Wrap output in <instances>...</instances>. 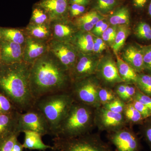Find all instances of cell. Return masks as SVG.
Segmentation results:
<instances>
[{"label": "cell", "mask_w": 151, "mask_h": 151, "mask_svg": "<svg viewBox=\"0 0 151 151\" xmlns=\"http://www.w3.org/2000/svg\"><path fill=\"white\" fill-rule=\"evenodd\" d=\"M104 19V16L100 14L96 11L92 10L86 12L72 21L78 30L90 32L94 25L100 20Z\"/></svg>", "instance_id": "17"}, {"label": "cell", "mask_w": 151, "mask_h": 151, "mask_svg": "<svg viewBox=\"0 0 151 151\" xmlns=\"http://www.w3.org/2000/svg\"><path fill=\"white\" fill-rule=\"evenodd\" d=\"M19 112L0 114V137L17 131L18 116Z\"/></svg>", "instance_id": "22"}, {"label": "cell", "mask_w": 151, "mask_h": 151, "mask_svg": "<svg viewBox=\"0 0 151 151\" xmlns=\"http://www.w3.org/2000/svg\"><path fill=\"white\" fill-rule=\"evenodd\" d=\"M51 19L45 10L37 3L33 6L30 24H44L50 23Z\"/></svg>", "instance_id": "27"}, {"label": "cell", "mask_w": 151, "mask_h": 151, "mask_svg": "<svg viewBox=\"0 0 151 151\" xmlns=\"http://www.w3.org/2000/svg\"><path fill=\"white\" fill-rule=\"evenodd\" d=\"M109 26H110V24L108 23V22H107L105 21V23L103 24V25L100 28V29L98 30L97 33L94 35V36L101 37V36L102 35V34L105 31V30L108 28Z\"/></svg>", "instance_id": "48"}, {"label": "cell", "mask_w": 151, "mask_h": 151, "mask_svg": "<svg viewBox=\"0 0 151 151\" xmlns=\"http://www.w3.org/2000/svg\"><path fill=\"white\" fill-rule=\"evenodd\" d=\"M90 119V113L88 108L83 105L72 104L52 135L55 137H76L84 132Z\"/></svg>", "instance_id": "4"}, {"label": "cell", "mask_w": 151, "mask_h": 151, "mask_svg": "<svg viewBox=\"0 0 151 151\" xmlns=\"http://www.w3.org/2000/svg\"><path fill=\"white\" fill-rule=\"evenodd\" d=\"M105 21H106V19H105V18L103 19L100 20L99 22H97V23L94 25V27L91 30V31L90 32H91L93 35H95L97 33L98 30L100 29V28L103 25V24L105 23Z\"/></svg>", "instance_id": "44"}, {"label": "cell", "mask_w": 151, "mask_h": 151, "mask_svg": "<svg viewBox=\"0 0 151 151\" xmlns=\"http://www.w3.org/2000/svg\"><path fill=\"white\" fill-rule=\"evenodd\" d=\"M73 104V100L65 92L45 95L36 100L34 107L40 111L47 120L51 135L67 115Z\"/></svg>", "instance_id": "3"}, {"label": "cell", "mask_w": 151, "mask_h": 151, "mask_svg": "<svg viewBox=\"0 0 151 151\" xmlns=\"http://www.w3.org/2000/svg\"><path fill=\"white\" fill-rule=\"evenodd\" d=\"M136 93V89L134 86L126 85V93L124 100H127L135 95Z\"/></svg>", "instance_id": "43"}, {"label": "cell", "mask_w": 151, "mask_h": 151, "mask_svg": "<svg viewBox=\"0 0 151 151\" xmlns=\"http://www.w3.org/2000/svg\"><path fill=\"white\" fill-rule=\"evenodd\" d=\"M24 148L23 147V145L17 140L15 143L12 151H23Z\"/></svg>", "instance_id": "49"}, {"label": "cell", "mask_w": 151, "mask_h": 151, "mask_svg": "<svg viewBox=\"0 0 151 151\" xmlns=\"http://www.w3.org/2000/svg\"><path fill=\"white\" fill-rule=\"evenodd\" d=\"M17 111L6 97L0 92V114H7Z\"/></svg>", "instance_id": "34"}, {"label": "cell", "mask_w": 151, "mask_h": 151, "mask_svg": "<svg viewBox=\"0 0 151 151\" xmlns=\"http://www.w3.org/2000/svg\"><path fill=\"white\" fill-rule=\"evenodd\" d=\"M126 85L121 84L118 87L117 89V92L119 96L124 99L125 93H126Z\"/></svg>", "instance_id": "46"}, {"label": "cell", "mask_w": 151, "mask_h": 151, "mask_svg": "<svg viewBox=\"0 0 151 151\" xmlns=\"http://www.w3.org/2000/svg\"><path fill=\"white\" fill-rule=\"evenodd\" d=\"M52 39L71 43L78 30L73 21L68 18L57 19L50 22Z\"/></svg>", "instance_id": "9"}, {"label": "cell", "mask_w": 151, "mask_h": 151, "mask_svg": "<svg viewBox=\"0 0 151 151\" xmlns=\"http://www.w3.org/2000/svg\"><path fill=\"white\" fill-rule=\"evenodd\" d=\"M88 77L74 81V91L76 97L81 102L92 104L97 101L98 92L94 82Z\"/></svg>", "instance_id": "11"}, {"label": "cell", "mask_w": 151, "mask_h": 151, "mask_svg": "<svg viewBox=\"0 0 151 151\" xmlns=\"http://www.w3.org/2000/svg\"><path fill=\"white\" fill-rule=\"evenodd\" d=\"M111 140L117 151H139L140 148L137 138L129 132H118L111 137Z\"/></svg>", "instance_id": "13"}, {"label": "cell", "mask_w": 151, "mask_h": 151, "mask_svg": "<svg viewBox=\"0 0 151 151\" xmlns=\"http://www.w3.org/2000/svg\"><path fill=\"white\" fill-rule=\"evenodd\" d=\"M98 67H100L103 78L110 83L124 82L119 75L116 62L110 55H106L100 59Z\"/></svg>", "instance_id": "16"}, {"label": "cell", "mask_w": 151, "mask_h": 151, "mask_svg": "<svg viewBox=\"0 0 151 151\" xmlns=\"http://www.w3.org/2000/svg\"><path fill=\"white\" fill-rule=\"evenodd\" d=\"M0 64H1V56H0Z\"/></svg>", "instance_id": "51"}, {"label": "cell", "mask_w": 151, "mask_h": 151, "mask_svg": "<svg viewBox=\"0 0 151 151\" xmlns=\"http://www.w3.org/2000/svg\"><path fill=\"white\" fill-rule=\"evenodd\" d=\"M92 0H68L69 4H76L87 6L91 3Z\"/></svg>", "instance_id": "45"}, {"label": "cell", "mask_w": 151, "mask_h": 151, "mask_svg": "<svg viewBox=\"0 0 151 151\" xmlns=\"http://www.w3.org/2000/svg\"><path fill=\"white\" fill-rule=\"evenodd\" d=\"M107 44L101 37L94 36L93 53L99 55L105 50Z\"/></svg>", "instance_id": "37"}, {"label": "cell", "mask_w": 151, "mask_h": 151, "mask_svg": "<svg viewBox=\"0 0 151 151\" xmlns=\"http://www.w3.org/2000/svg\"><path fill=\"white\" fill-rule=\"evenodd\" d=\"M48 42L28 37L24 48L23 61L32 64L48 51Z\"/></svg>", "instance_id": "12"}, {"label": "cell", "mask_w": 151, "mask_h": 151, "mask_svg": "<svg viewBox=\"0 0 151 151\" xmlns=\"http://www.w3.org/2000/svg\"><path fill=\"white\" fill-rule=\"evenodd\" d=\"M126 115L129 120L134 123L141 122L143 119L140 113L133 106L132 103L127 107Z\"/></svg>", "instance_id": "36"}, {"label": "cell", "mask_w": 151, "mask_h": 151, "mask_svg": "<svg viewBox=\"0 0 151 151\" xmlns=\"http://www.w3.org/2000/svg\"><path fill=\"white\" fill-rule=\"evenodd\" d=\"M139 46L142 52L144 68L151 72V44Z\"/></svg>", "instance_id": "35"}, {"label": "cell", "mask_w": 151, "mask_h": 151, "mask_svg": "<svg viewBox=\"0 0 151 151\" xmlns=\"http://www.w3.org/2000/svg\"><path fill=\"white\" fill-rule=\"evenodd\" d=\"M136 84L141 92L151 97V74H138Z\"/></svg>", "instance_id": "30"}, {"label": "cell", "mask_w": 151, "mask_h": 151, "mask_svg": "<svg viewBox=\"0 0 151 151\" xmlns=\"http://www.w3.org/2000/svg\"><path fill=\"white\" fill-rule=\"evenodd\" d=\"M150 0H132V5L135 9L142 10L147 6Z\"/></svg>", "instance_id": "42"}, {"label": "cell", "mask_w": 151, "mask_h": 151, "mask_svg": "<svg viewBox=\"0 0 151 151\" xmlns=\"http://www.w3.org/2000/svg\"><path fill=\"white\" fill-rule=\"evenodd\" d=\"M53 150L57 151H111L108 146L97 139L75 137L55 138Z\"/></svg>", "instance_id": "6"}, {"label": "cell", "mask_w": 151, "mask_h": 151, "mask_svg": "<svg viewBox=\"0 0 151 151\" xmlns=\"http://www.w3.org/2000/svg\"><path fill=\"white\" fill-rule=\"evenodd\" d=\"M119 4V0H93L92 10L104 16L116 9Z\"/></svg>", "instance_id": "26"}, {"label": "cell", "mask_w": 151, "mask_h": 151, "mask_svg": "<svg viewBox=\"0 0 151 151\" xmlns=\"http://www.w3.org/2000/svg\"><path fill=\"white\" fill-rule=\"evenodd\" d=\"M19 134L14 131L0 137V151H12Z\"/></svg>", "instance_id": "29"}, {"label": "cell", "mask_w": 151, "mask_h": 151, "mask_svg": "<svg viewBox=\"0 0 151 151\" xmlns=\"http://www.w3.org/2000/svg\"><path fill=\"white\" fill-rule=\"evenodd\" d=\"M98 97L103 103L111 102L115 98V96L112 92L105 89H100L98 92Z\"/></svg>", "instance_id": "40"}, {"label": "cell", "mask_w": 151, "mask_h": 151, "mask_svg": "<svg viewBox=\"0 0 151 151\" xmlns=\"http://www.w3.org/2000/svg\"><path fill=\"white\" fill-rule=\"evenodd\" d=\"M146 141L148 143L151 149V126L148 127L145 131V134Z\"/></svg>", "instance_id": "47"}, {"label": "cell", "mask_w": 151, "mask_h": 151, "mask_svg": "<svg viewBox=\"0 0 151 151\" xmlns=\"http://www.w3.org/2000/svg\"><path fill=\"white\" fill-rule=\"evenodd\" d=\"M131 33L129 25H123L117 26L115 40L111 47L114 53H118L123 48L127 38Z\"/></svg>", "instance_id": "25"}, {"label": "cell", "mask_w": 151, "mask_h": 151, "mask_svg": "<svg viewBox=\"0 0 151 151\" xmlns=\"http://www.w3.org/2000/svg\"><path fill=\"white\" fill-rule=\"evenodd\" d=\"M24 29L29 37L47 42L52 39L50 23L44 24L29 23Z\"/></svg>", "instance_id": "19"}, {"label": "cell", "mask_w": 151, "mask_h": 151, "mask_svg": "<svg viewBox=\"0 0 151 151\" xmlns=\"http://www.w3.org/2000/svg\"><path fill=\"white\" fill-rule=\"evenodd\" d=\"M132 105L142 116L143 119H146L151 116V111L148 108L143 105L137 100H134L132 103Z\"/></svg>", "instance_id": "38"}, {"label": "cell", "mask_w": 151, "mask_h": 151, "mask_svg": "<svg viewBox=\"0 0 151 151\" xmlns=\"http://www.w3.org/2000/svg\"><path fill=\"white\" fill-rule=\"evenodd\" d=\"M134 34L139 38L146 40H151V27L147 23L141 21L136 26Z\"/></svg>", "instance_id": "31"}, {"label": "cell", "mask_w": 151, "mask_h": 151, "mask_svg": "<svg viewBox=\"0 0 151 151\" xmlns=\"http://www.w3.org/2000/svg\"><path fill=\"white\" fill-rule=\"evenodd\" d=\"M116 58V64L119 75L124 81L136 84L137 79V72L119 56L115 53Z\"/></svg>", "instance_id": "23"}, {"label": "cell", "mask_w": 151, "mask_h": 151, "mask_svg": "<svg viewBox=\"0 0 151 151\" xmlns=\"http://www.w3.org/2000/svg\"><path fill=\"white\" fill-rule=\"evenodd\" d=\"M48 43L49 50L57 58L70 73L77 61L79 52L73 44L69 42L52 39Z\"/></svg>", "instance_id": "7"}, {"label": "cell", "mask_w": 151, "mask_h": 151, "mask_svg": "<svg viewBox=\"0 0 151 151\" xmlns=\"http://www.w3.org/2000/svg\"><path fill=\"white\" fill-rule=\"evenodd\" d=\"M37 3L45 10L51 21L69 18L68 0H40Z\"/></svg>", "instance_id": "14"}, {"label": "cell", "mask_w": 151, "mask_h": 151, "mask_svg": "<svg viewBox=\"0 0 151 151\" xmlns=\"http://www.w3.org/2000/svg\"><path fill=\"white\" fill-rule=\"evenodd\" d=\"M70 80L69 71L49 50L31 65L30 86L35 101L45 95L64 92Z\"/></svg>", "instance_id": "1"}, {"label": "cell", "mask_w": 151, "mask_h": 151, "mask_svg": "<svg viewBox=\"0 0 151 151\" xmlns=\"http://www.w3.org/2000/svg\"><path fill=\"white\" fill-rule=\"evenodd\" d=\"M17 131L20 133L24 131H33L42 136L51 134L47 120L43 114L34 107L24 113L19 112Z\"/></svg>", "instance_id": "5"}, {"label": "cell", "mask_w": 151, "mask_h": 151, "mask_svg": "<svg viewBox=\"0 0 151 151\" xmlns=\"http://www.w3.org/2000/svg\"><path fill=\"white\" fill-rule=\"evenodd\" d=\"M85 6L78 4H69L68 6V16L71 20L80 16L86 12Z\"/></svg>", "instance_id": "33"}, {"label": "cell", "mask_w": 151, "mask_h": 151, "mask_svg": "<svg viewBox=\"0 0 151 151\" xmlns=\"http://www.w3.org/2000/svg\"><path fill=\"white\" fill-rule=\"evenodd\" d=\"M94 36L89 32L78 30L75 34L71 43L79 52L93 53Z\"/></svg>", "instance_id": "18"}, {"label": "cell", "mask_w": 151, "mask_h": 151, "mask_svg": "<svg viewBox=\"0 0 151 151\" xmlns=\"http://www.w3.org/2000/svg\"><path fill=\"white\" fill-rule=\"evenodd\" d=\"M27 37L24 28L0 27V39L24 46Z\"/></svg>", "instance_id": "20"}, {"label": "cell", "mask_w": 151, "mask_h": 151, "mask_svg": "<svg viewBox=\"0 0 151 151\" xmlns=\"http://www.w3.org/2000/svg\"><path fill=\"white\" fill-rule=\"evenodd\" d=\"M102 119L103 124L106 127H115L122 123L123 116L122 113L105 109L103 111Z\"/></svg>", "instance_id": "28"}, {"label": "cell", "mask_w": 151, "mask_h": 151, "mask_svg": "<svg viewBox=\"0 0 151 151\" xmlns=\"http://www.w3.org/2000/svg\"><path fill=\"white\" fill-rule=\"evenodd\" d=\"M121 58L136 72H140L145 70L142 52L139 45H127L123 49Z\"/></svg>", "instance_id": "15"}, {"label": "cell", "mask_w": 151, "mask_h": 151, "mask_svg": "<svg viewBox=\"0 0 151 151\" xmlns=\"http://www.w3.org/2000/svg\"><path fill=\"white\" fill-rule=\"evenodd\" d=\"M100 59L99 55L79 52L76 63L70 73L71 80L74 82L92 75L98 68Z\"/></svg>", "instance_id": "8"}, {"label": "cell", "mask_w": 151, "mask_h": 151, "mask_svg": "<svg viewBox=\"0 0 151 151\" xmlns=\"http://www.w3.org/2000/svg\"><path fill=\"white\" fill-rule=\"evenodd\" d=\"M24 142L23 146L24 148L30 150L45 151L47 149L53 150V147L45 145L42 142L40 134L33 131H24Z\"/></svg>", "instance_id": "21"}, {"label": "cell", "mask_w": 151, "mask_h": 151, "mask_svg": "<svg viewBox=\"0 0 151 151\" xmlns=\"http://www.w3.org/2000/svg\"><path fill=\"white\" fill-rule=\"evenodd\" d=\"M31 65L23 61L0 64V92L20 113L29 111L35 103L30 86Z\"/></svg>", "instance_id": "2"}, {"label": "cell", "mask_w": 151, "mask_h": 151, "mask_svg": "<svg viewBox=\"0 0 151 151\" xmlns=\"http://www.w3.org/2000/svg\"><path fill=\"white\" fill-rule=\"evenodd\" d=\"M24 46L0 39L1 63L11 64L23 61Z\"/></svg>", "instance_id": "10"}, {"label": "cell", "mask_w": 151, "mask_h": 151, "mask_svg": "<svg viewBox=\"0 0 151 151\" xmlns=\"http://www.w3.org/2000/svg\"><path fill=\"white\" fill-rule=\"evenodd\" d=\"M117 26L110 25L101 36V38L106 43L111 47L113 45L116 37Z\"/></svg>", "instance_id": "32"}, {"label": "cell", "mask_w": 151, "mask_h": 151, "mask_svg": "<svg viewBox=\"0 0 151 151\" xmlns=\"http://www.w3.org/2000/svg\"><path fill=\"white\" fill-rule=\"evenodd\" d=\"M147 9L148 14L151 18V0H150L149 1L148 4L147 6Z\"/></svg>", "instance_id": "50"}, {"label": "cell", "mask_w": 151, "mask_h": 151, "mask_svg": "<svg viewBox=\"0 0 151 151\" xmlns=\"http://www.w3.org/2000/svg\"><path fill=\"white\" fill-rule=\"evenodd\" d=\"M105 107L109 111L122 113L124 109V104L119 99H116L107 103Z\"/></svg>", "instance_id": "39"}, {"label": "cell", "mask_w": 151, "mask_h": 151, "mask_svg": "<svg viewBox=\"0 0 151 151\" xmlns=\"http://www.w3.org/2000/svg\"><path fill=\"white\" fill-rule=\"evenodd\" d=\"M129 10L127 6L119 7L113 11L108 17V23L111 25L118 26L129 25Z\"/></svg>", "instance_id": "24"}, {"label": "cell", "mask_w": 151, "mask_h": 151, "mask_svg": "<svg viewBox=\"0 0 151 151\" xmlns=\"http://www.w3.org/2000/svg\"><path fill=\"white\" fill-rule=\"evenodd\" d=\"M134 99L140 102L149 108L151 111V97L146 95L142 92H137L135 95Z\"/></svg>", "instance_id": "41"}]
</instances>
